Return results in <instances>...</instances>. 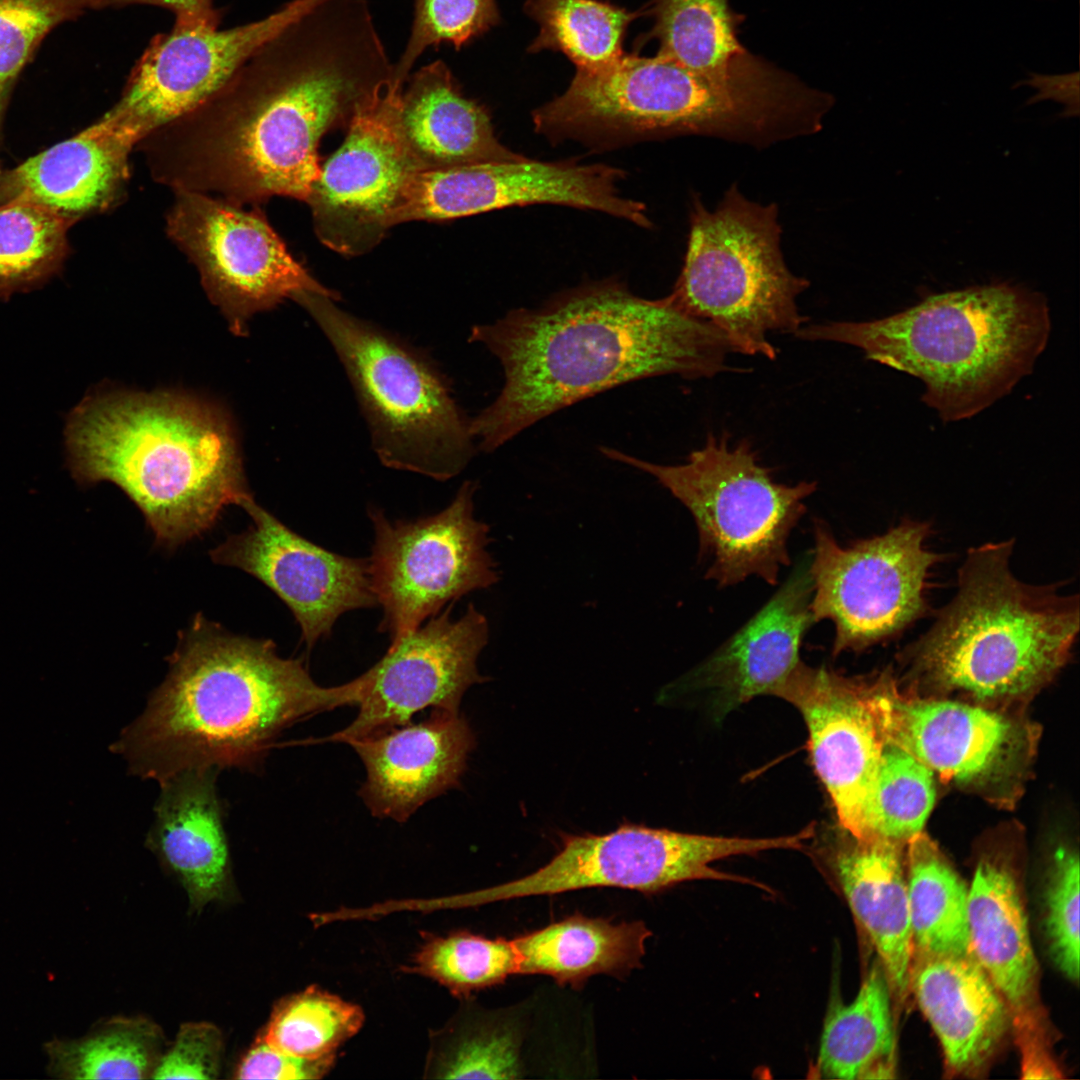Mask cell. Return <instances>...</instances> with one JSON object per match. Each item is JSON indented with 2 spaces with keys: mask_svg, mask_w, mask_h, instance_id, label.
<instances>
[{
  "mask_svg": "<svg viewBox=\"0 0 1080 1080\" xmlns=\"http://www.w3.org/2000/svg\"><path fill=\"white\" fill-rule=\"evenodd\" d=\"M469 341L500 361L504 384L469 421L491 452L548 415L612 387L652 376L711 377L731 349L713 325L667 298L649 300L616 281L570 290L471 328Z\"/></svg>",
  "mask_w": 1080,
  "mask_h": 1080,
  "instance_id": "obj_1",
  "label": "cell"
},
{
  "mask_svg": "<svg viewBox=\"0 0 1080 1080\" xmlns=\"http://www.w3.org/2000/svg\"><path fill=\"white\" fill-rule=\"evenodd\" d=\"M392 72L368 2L324 0L266 41L214 97L212 150L255 194L306 202L322 136L347 128Z\"/></svg>",
  "mask_w": 1080,
  "mask_h": 1080,
  "instance_id": "obj_2",
  "label": "cell"
},
{
  "mask_svg": "<svg viewBox=\"0 0 1080 1080\" xmlns=\"http://www.w3.org/2000/svg\"><path fill=\"white\" fill-rule=\"evenodd\" d=\"M167 661L164 680L111 745L142 780L186 770L257 774L284 730L358 702L357 677L321 686L302 658L279 656L273 640L233 634L202 614Z\"/></svg>",
  "mask_w": 1080,
  "mask_h": 1080,
  "instance_id": "obj_3",
  "label": "cell"
},
{
  "mask_svg": "<svg viewBox=\"0 0 1080 1080\" xmlns=\"http://www.w3.org/2000/svg\"><path fill=\"white\" fill-rule=\"evenodd\" d=\"M68 467L81 485L109 481L176 547L252 497L230 424L207 403L175 393L87 397L65 428Z\"/></svg>",
  "mask_w": 1080,
  "mask_h": 1080,
  "instance_id": "obj_4",
  "label": "cell"
},
{
  "mask_svg": "<svg viewBox=\"0 0 1080 1080\" xmlns=\"http://www.w3.org/2000/svg\"><path fill=\"white\" fill-rule=\"evenodd\" d=\"M1046 298L993 283L933 294L885 318L801 327L796 336L861 349L917 377L922 400L944 421L970 418L1008 394L1047 345Z\"/></svg>",
  "mask_w": 1080,
  "mask_h": 1080,
  "instance_id": "obj_5",
  "label": "cell"
},
{
  "mask_svg": "<svg viewBox=\"0 0 1080 1080\" xmlns=\"http://www.w3.org/2000/svg\"><path fill=\"white\" fill-rule=\"evenodd\" d=\"M1014 540L972 547L957 591L933 625L901 657L917 682L980 701L1032 696L1072 655L1078 595L1032 585L1010 568Z\"/></svg>",
  "mask_w": 1080,
  "mask_h": 1080,
  "instance_id": "obj_6",
  "label": "cell"
},
{
  "mask_svg": "<svg viewBox=\"0 0 1080 1080\" xmlns=\"http://www.w3.org/2000/svg\"><path fill=\"white\" fill-rule=\"evenodd\" d=\"M292 300L310 315L342 363L380 462L437 481L460 474L474 455V438L433 363L328 295L303 291Z\"/></svg>",
  "mask_w": 1080,
  "mask_h": 1080,
  "instance_id": "obj_7",
  "label": "cell"
},
{
  "mask_svg": "<svg viewBox=\"0 0 1080 1080\" xmlns=\"http://www.w3.org/2000/svg\"><path fill=\"white\" fill-rule=\"evenodd\" d=\"M780 235L777 205L750 201L736 185L712 211L695 199L684 265L667 300L717 328L731 352L775 359L768 336L803 326L796 299L809 286L788 269Z\"/></svg>",
  "mask_w": 1080,
  "mask_h": 1080,
  "instance_id": "obj_8",
  "label": "cell"
},
{
  "mask_svg": "<svg viewBox=\"0 0 1080 1080\" xmlns=\"http://www.w3.org/2000/svg\"><path fill=\"white\" fill-rule=\"evenodd\" d=\"M601 451L653 476L691 512L700 555L708 562L706 578L720 587L749 576L777 584L780 569L790 563L788 537L816 482H775L749 442L730 446L726 435L709 434L680 465L655 464L612 448Z\"/></svg>",
  "mask_w": 1080,
  "mask_h": 1080,
  "instance_id": "obj_9",
  "label": "cell"
},
{
  "mask_svg": "<svg viewBox=\"0 0 1080 1080\" xmlns=\"http://www.w3.org/2000/svg\"><path fill=\"white\" fill-rule=\"evenodd\" d=\"M477 483L465 481L443 510L414 520H390L368 509L374 541L371 588L382 609L379 631L394 643L447 604L495 585L500 574L488 547L489 526L476 518Z\"/></svg>",
  "mask_w": 1080,
  "mask_h": 1080,
  "instance_id": "obj_10",
  "label": "cell"
},
{
  "mask_svg": "<svg viewBox=\"0 0 1080 1080\" xmlns=\"http://www.w3.org/2000/svg\"><path fill=\"white\" fill-rule=\"evenodd\" d=\"M930 529L904 520L843 547L815 521L810 608L815 622L835 625L833 656L894 639L925 614L930 572L943 558L926 545Z\"/></svg>",
  "mask_w": 1080,
  "mask_h": 1080,
  "instance_id": "obj_11",
  "label": "cell"
},
{
  "mask_svg": "<svg viewBox=\"0 0 1080 1080\" xmlns=\"http://www.w3.org/2000/svg\"><path fill=\"white\" fill-rule=\"evenodd\" d=\"M798 837L740 838L623 824L606 834L562 835L558 853L516 880L465 895L467 904L553 895L591 887L652 893L699 879L761 883L711 866L717 860L775 849H796Z\"/></svg>",
  "mask_w": 1080,
  "mask_h": 1080,
  "instance_id": "obj_12",
  "label": "cell"
},
{
  "mask_svg": "<svg viewBox=\"0 0 1080 1080\" xmlns=\"http://www.w3.org/2000/svg\"><path fill=\"white\" fill-rule=\"evenodd\" d=\"M166 232L197 267L207 295L237 334L255 313L298 293L339 295L318 282L288 251L258 207L178 190Z\"/></svg>",
  "mask_w": 1080,
  "mask_h": 1080,
  "instance_id": "obj_13",
  "label": "cell"
},
{
  "mask_svg": "<svg viewBox=\"0 0 1080 1080\" xmlns=\"http://www.w3.org/2000/svg\"><path fill=\"white\" fill-rule=\"evenodd\" d=\"M324 0H293L229 29L174 23L157 34L130 71L118 101L99 120L131 147L217 93L291 21Z\"/></svg>",
  "mask_w": 1080,
  "mask_h": 1080,
  "instance_id": "obj_14",
  "label": "cell"
},
{
  "mask_svg": "<svg viewBox=\"0 0 1080 1080\" xmlns=\"http://www.w3.org/2000/svg\"><path fill=\"white\" fill-rule=\"evenodd\" d=\"M871 698L885 740L943 780L992 798L1016 792L1032 759L1035 728L982 706L902 694L887 672L871 677Z\"/></svg>",
  "mask_w": 1080,
  "mask_h": 1080,
  "instance_id": "obj_15",
  "label": "cell"
},
{
  "mask_svg": "<svg viewBox=\"0 0 1080 1080\" xmlns=\"http://www.w3.org/2000/svg\"><path fill=\"white\" fill-rule=\"evenodd\" d=\"M403 88L390 80L357 110L311 187L306 202L315 234L339 254L360 256L380 243L417 173L398 130Z\"/></svg>",
  "mask_w": 1080,
  "mask_h": 1080,
  "instance_id": "obj_16",
  "label": "cell"
},
{
  "mask_svg": "<svg viewBox=\"0 0 1080 1080\" xmlns=\"http://www.w3.org/2000/svg\"><path fill=\"white\" fill-rule=\"evenodd\" d=\"M697 111L694 72L660 53L622 54L597 69H577L566 91L533 112L551 141L597 145L691 134Z\"/></svg>",
  "mask_w": 1080,
  "mask_h": 1080,
  "instance_id": "obj_17",
  "label": "cell"
},
{
  "mask_svg": "<svg viewBox=\"0 0 1080 1080\" xmlns=\"http://www.w3.org/2000/svg\"><path fill=\"white\" fill-rule=\"evenodd\" d=\"M453 603L390 646L359 675L358 713L345 728L319 742L346 743L411 722L427 708L458 712L473 685L487 680L477 660L489 641V623L473 603L454 619Z\"/></svg>",
  "mask_w": 1080,
  "mask_h": 1080,
  "instance_id": "obj_18",
  "label": "cell"
},
{
  "mask_svg": "<svg viewBox=\"0 0 1080 1080\" xmlns=\"http://www.w3.org/2000/svg\"><path fill=\"white\" fill-rule=\"evenodd\" d=\"M623 177L621 170L604 164L526 157L417 172L406 184L392 225L549 203L597 210L650 227L645 205L622 195L618 182Z\"/></svg>",
  "mask_w": 1080,
  "mask_h": 1080,
  "instance_id": "obj_19",
  "label": "cell"
},
{
  "mask_svg": "<svg viewBox=\"0 0 1080 1080\" xmlns=\"http://www.w3.org/2000/svg\"><path fill=\"white\" fill-rule=\"evenodd\" d=\"M801 713L813 767L838 824L857 839L875 838L874 792L884 737L871 677H847L800 662L773 694Z\"/></svg>",
  "mask_w": 1080,
  "mask_h": 1080,
  "instance_id": "obj_20",
  "label": "cell"
},
{
  "mask_svg": "<svg viewBox=\"0 0 1080 1080\" xmlns=\"http://www.w3.org/2000/svg\"><path fill=\"white\" fill-rule=\"evenodd\" d=\"M244 532L210 551L221 565L239 568L266 585L291 610L307 650L327 638L341 615L377 605L368 560L334 553L302 537L249 498Z\"/></svg>",
  "mask_w": 1080,
  "mask_h": 1080,
  "instance_id": "obj_21",
  "label": "cell"
},
{
  "mask_svg": "<svg viewBox=\"0 0 1080 1080\" xmlns=\"http://www.w3.org/2000/svg\"><path fill=\"white\" fill-rule=\"evenodd\" d=\"M808 553L773 597L683 680L710 698L721 720L759 695H773L801 662L803 638L815 623Z\"/></svg>",
  "mask_w": 1080,
  "mask_h": 1080,
  "instance_id": "obj_22",
  "label": "cell"
},
{
  "mask_svg": "<svg viewBox=\"0 0 1080 1080\" xmlns=\"http://www.w3.org/2000/svg\"><path fill=\"white\" fill-rule=\"evenodd\" d=\"M348 744L365 768L359 795L370 813L405 823L460 784L476 739L460 711L432 710L422 721Z\"/></svg>",
  "mask_w": 1080,
  "mask_h": 1080,
  "instance_id": "obj_23",
  "label": "cell"
},
{
  "mask_svg": "<svg viewBox=\"0 0 1080 1080\" xmlns=\"http://www.w3.org/2000/svg\"><path fill=\"white\" fill-rule=\"evenodd\" d=\"M814 855L837 885L874 946L893 1001L908 995L913 948L906 885V844L861 840L839 826L814 843Z\"/></svg>",
  "mask_w": 1080,
  "mask_h": 1080,
  "instance_id": "obj_24",
  "label": "cell"
},
{
  "mask_svg": "<svg viewBox=\"0 0 1080 1080\" xmlns=\"http://www.w3.org/2000/svg\"><path fill=\"white\" fill-rule=\"evenodd\" d=\"M220 771L186 770L158 783L145 846L201 910L232 889V861Z\"/></svg>",
  "mask_w": 1080,
  "mask_h": 1080,
  "instance_id": "obj_25",
  "label": "cell"
},
{
  "mask_svg": "<svg viewBox=\"0 0 1080 1080\" xmlns=\"http://www.w3.org/2000/svg\"><path fill=\"white\" fill-rule=\"evenodd\" d=\"M909 990L937 1035L952 1074L983 1068L1012 1026L1006 1001L971 955L913 957Z\"/></svg>",
  "mask_w": 1080,
  "mask_h": 1080,
  "instance_id": "obj_26",
  "label": "cell"
},
{
  "mask_svg": "<svg viewBox=\"0 0 1080 1080\" xmlns=\"http://www.w3.org/2000/svg\"><path fill=\"white\" fill-rule=\"evenodd\" d=\"M968 891L971 953L1006 1001L1017 1035L1042 1032L1038 966L1016 878L999 859H981Z\"/></svg>",
  "mask_w": 1080,
  "mask_h": 1080,
  "instance_id": "obj_27",
  "label": "cell"
},
{
  "mask_svg": "<svg viewBox=\"0 0 1080 1080\" xmlns=\"http://www.w3.org/2000/svg\"><path fill=\"white\" fill-rule=\"evenodd\" d=\"M132 149L98 119L0 177V204L30 201L74 220L104 211L125 193Z\"/></svg>",
  "mask_w": 1080,
  "mask_h": 1080,
  "instance_id": "obj_28",
  "label": "cell"
},
{
  "mask_svg": "<svg viewBox=\"0 0 1080 1080\" xmlns=\"http://www.w3.org/2000/svg\"><path fill=\"white\" fill-rule=\"evenodd\" d=\"M405 84L398 130L417 172L524 158L497 139L487 111L463 96L444 61L421 67Z\"/></svg>",
  "mask_w": 1080,
  "mask_h": 1080,
  "instance_id": "obj_29",
  "label": "cell"
},
{
  "mask_svg": "<svg viewBox=\"0 0 1080 1080\" xmlns=\"http://www.w3.org/2000/svg\"><path fill=\"white\" fill-rule=\"evenodd\" d=\"M650 935L642 921L613 924L575 914L512 940L517 974H544L574 987L599 973L623 976L640 966Z\"/></svg>",
  "mask_w": 1080,
  "mask_h": 1080,
  "instance_id": "obj_30",
  "label": "cell"
},
{
  "mask_svg": "<svg viewBox=\"0 0 1080 1080\" xmlns=\"http://www.w3.org/2000/svg\"><path fill=\"white\" fill-rule=\"evenodd\" d=\"M893 996L886 973L875 961L856 997L829 1008L823 1025L815 1077L890 1079L895 1077Z\"/></svg>",
  "mask_w": 1080,
  "mask_h": 1080,
  "instance_id": "obj_31",
  "label": "cell"
},
{
  "mask_svg": "<svg viewBox=\"0 0 1080 1080\" xmlns=\"http://www.w3.org/2000/svg\"><path fill=\"white\" fill-rule=\"evenodd\" d=\"M906 848L913 957L973 956L968 931L969 887L922 831Z\"/></svg>",
  "mask_w": 1080,
  "mask_h": 1080,
  "instance_id": "obj_32",
  "label": "cell"
},
{
  "mask_svg": "<svg viewBox=\"0 0 1080 1080\" xmlns=\"http://www.w3.org/2000/svg\"><path fill=\"white\" fill-rule=\"evenodd\" d=\"M158 1025L142 1017H113L77 1039L44 1045L47 1072L57 1079L151 1078L163 1054Z\"/></svg>",
  "mask_w": 1080,
  "mask_h": 1080,
  "instance_id": "obj_33",
  "label": "cell"
},
{
  "mask_svg": "<svg viewBox=\"0 0 1080 1080\" xmlns=\"http://www.w3.org/2000/svg\"><path fill=\"white\" fill-rule=\"evenodd\" d=\"M654 17L658 53L689 69L723 75L746 50L738 38L743 17L730 0H656Z\"/></svg>",
  "mask_w": 1080,
  "mask_h": 1080,
  "instance_id": "obj_34",
  "label": "cell"
},
{
  "mask_svg": "<svg viewBox=\"0 0 1080 1080\" xmlns=\"http://www.w3.org/2000/svg\"><path fill=\"white\" fill-rule=\"evenodd\" d=\"M525 10L539 24V34L529 51L557 50L577 69L588 70L624 54V34L634 17L597 0H528Z\"/></svg>",
  "mask_w": 1080,
  "mask_h": 1080,
  "instance_id": "obj_35",
  "label": "cell"
},
{
  "mask_svg": "<svg viewBox=\"0 0 1080 1080\" xmlns=\"http://www.w3.org/2000/svg\"><path fill=\"white\" fill-rule=\"evenodd\" d=\"M76 220L25 200L0 204V296L46 279L67 251Z\"/></svg>",
  "mask_w": 1080,
  "mask_h": 1080,
  "instance_id": "obj_36",
  "label": "cell"
},
{
  "mask_svg": "<svg viewBox=\"0 0 1080 1080\" xmlns=\"http://www.w3.org/2000/svg\"><path fill=\"white\" fill-rule=\"evenodd\" d=\"M363 1021L359 1006L311 986L281 1000L260 1037L289 1056L319 1060L335 1056Z\"/></svg>",
  "mask_w": 1080,
  "mask_h": 1080,
  "instance_id": "obj_37",
  "label": "cell"
},
{
  "mask_svg": "<svg viewBox=\"0 0 1080 1080\" xmlns=\"http://www.w3.org/2000/svg\"><path fill=\"white\" fill-rule=\"evenodd\" d=\"M934 776L911 753L884 741L874 792L875 837L907 844L922 831L935 803Z\"/></svg>",
  "mask_w": 1080,
  "mask_h": 1080,
  "instance_id": "obj_38",
  "label": "cell"
},
{
  "mask_svg": "<svg viewBox=\"0 0 1080 1080\" xmlns=\"http://www.w3.org/2000/svg\"><path fill=\"white\" fill-rule=\"evenodd\" d=\"M412 963L410 971L438 981L456 995L500 984L518 968L512 940L466 932L430 937Z\"/></svg>",
  "mask_w": 1080,
  "mask_h": 1080,
  "instance_id": "obj_39",
  "label": "cell"
},
{
  "mask_svg": "<svg viewBox=\"0 0 1080 1080\" xmlns=\"http://www.w3.org/2000/svg\"><path fill=\"white\" fill-rule=\"evenodd\" d=\"M498 20L495 0H414L410 35L393 64L391 81L404 87L415 62L428 48L449 43L460 49Z\"/></svg>",
  "mask_w": 1080,
  "mask_h": 1080,
  "instance_id": "obj_40",
  "label": "cell"
},
{
  "mask_svg": "<svg viewBox=\"0 0 1080 1080\" xmlns=\"http://www.w3.org/2000/svg\"><path fill=\"white\" fill-rule=\"evenodd\" d=\"M110 0H0V89L14 84L46 36Z\"/></svg>",
  "mask_w": 1080,
  "mask_h": 1080,
  "instance_id": "obj_41",
  "label": "cell"
},
{
  "mask_svg": "<svg viewBox=\"0 0 1080 1080\" xmlns=\"http://www.w3.org/2000/svg\"><path fill=\"white\" fill-rule=\"evenodd\" d=\"M427 1072L443 1079H515L517 1040L504 1028H448L434 1041Z\"/></svg>",
  "mask_w": 1080,
  "mask_h": 1080,
  "instance_id": "obj_42",
  "label": "cell"
},
{
  "mask_svg": "<svg viewBox=\"0 0 1080 1080\" xmlns=\"http://www.w3.org/2000/svg\"><path fill=\"white\" fill-rule=\"evenodd\" d=\"M1044 931L1050 958L1070 981L1079 979V857L1058 848L1044 893Z\"/></svg>",
  "mask_w": 1080,
  "mask_h": 1080,
  "instance_id": "obj_43",
  "label": "cell"
},
{
  "mask_svg": "<svg viewBox=\"0 0 1080 1080\" xmlns=\"http://www.w3.org/2000/svg\"><path fill=\"white\" fill-rule=\"evenodd\" d=\"M224 1040L209 1022L180 1026L172 1045L163 1052L152 1079H216L220 1073Z\"/></svg>",
  "mask_w": 1080,
  "mask_h": 1080,
  "instance_id": "obj_44",
  "label": "cell"
},
{
  "mask_svg": "<svg viewBox=\"0 0 1080 1080\" xmlns=\"http://www.w3.org/2000/svg\"><path fill=\"white\" fill-rule=\"evenodd\" d=\"M335 1056L306 1060L284 1054L259 1037L239 1062L237 1079H318L332 1067Z\"/></svg>",
  "mask_w": 1080,
  "mask_h": 1080,
  "instance_id": "obj_45",
  "label": "cell"
},
{
  "mask_svg": "<svg viewBox=\"0 0 1080 1080\" xmlns=\"http://www.w3.org/2000/svg\"><path fill=\"white\" fill-rule=\"evenodd\" d=\"M133 5H151L167 9L174 14L177 24L220 26L222 10L214 0H110V8Z\"/></svg>",
  "mask_w": 1080,
  "mask_h": 1080,
  "instance_id": "obj_46",
  "label": "cell"
},
{
  "mask_svg": "<svg viewBox=\"0 0 1080 1080\" xmlns=\"http://www.w3.org/2000/svg\"><path fill=\"white\" fill-rule=\"evenodd\" d=\"M1022 84L1029 85L1038 91L1031 102L1054 99L1067 105L1071 111L1074 107L1078 110L1079 73L1077 71L1055 75L1032 72Z\"/></svg>",
  "mask_w": 1080,
  "mask_h": 1080,
  "instance_id": "obj_47",
  "label": "cell"
},
{
  "mask_svg": "<svg viewBox=\"0 0 1080 1080\" xmlns=\"http://www.w3.org/2000/svg\"><path fill=\"white\" fill-rule=\"evenodd\" d=\"M14 84L8 85L0 89V125L7 108V104L10 98L11 90Z\"/></svg>",
  "mask_w": 1080,
  "mask_h": 1080,
  "instance_id": "obj_48",
  "label": "cell"
}]
</instances>
